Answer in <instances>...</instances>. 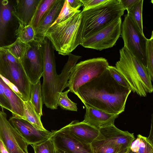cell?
<instances>
[{
  "mask_svg": "<svg viewBox=\"0 0 153 153\" xmlns=\"http://www.w3.org/2000/svg\"><path fill=\"white\" fill-rule=\"evenodd\" d=\"M40 81L35 84H32L30 101L33 105L36 113L40 118L42 112L43 99Z\"/></svg>",
  "mask_w": 153,
  "mask_h": 153,
  "instance_id": "obj_24",
  "label": "cell"
},
{
  "mask_svg": "<svg viewBox=\"0 0 153 153\" xmlns=\"http://www.w3.org/2000/svg\"><path fill=\"white\" fill-rule=\"evenodd\" d=\"M125 10L120 0H108L100 5L82 11L76 47L80 45L83 39L121 18Z\"/></svg>",
  "mask_w": 153,
  "mask_h": 153,
  "instance_id": "obj_2",
  "label": "cell"
},
{
  "mask_svg": "<svg viewBox=\"0 0 153 153\" xmlns=\"http://www.w3.org/2000/svg\"><path fill=\"white\" fill-rule=\"evenodd\" d=\"M108 69L112 77L118 84L131 90L130 85L126 79L116 67L109 65Z\"/></svg>",
  "mask_w": 153,
  "mask_h": 153,
  "instance_id": "obj_32",
  "label": "cell"
},
{
  "mask_svg": "<svg viewBox=\"0 0 153 153\" xmlns=\"http://www.w3.org/2000/svg\"><path fill=\"white\" fill-rule=\"evenodd\" d=\"M43 54L44 71L42 91L43 103L47 108L56 109L58 75L56 68L55 50L51 42L45 37L41 43Z\"/></svg>",
  "mask_w": 153,
  "mask_h": 153,
  "instance_id": "obj_5",
  "label": "cell"
},
{
  "mask_svg": "<svg viewBox=\"0 0 153 153\" xmlns=\"http://www.w3.org/2000/svg\"><path fill=\"white\" fill-rule=\"evenodd\" d=\"M109 66L107 60L102 57L80 62L72 69L67 87L75 94L80 87L100 75Z\"/></svg>",
  "mask_w": 153,
  "mask_h": 153,
  "instance_id": "obj_8",
  "label": "cell"
},
{
  "mask_svg": "<svg viewBox=\"0 0 153 153\" xmlns=\"http://www.w3.org/2000/svg\"><path fill=\"white\" fill-rule=\"evenodd\" d=\"M0 105L2 108L11 111L9 101L5 93L3 86L1 83H0Z\"/></svg>",
  "mask_w": 153,
  "mask_h": 153,
  "instance_id": "obj_34",
  "label": "cell"
},
{
  "mask_svg": "<svg viewBox=\"0 0 153 153\" xmlns=\"http://www.w3.org/2000/svg\"><path fill=\"white\" fill-rule=\"evenodd\" d=\"M24 113L25 120L39 130H46L42 125L41 118L36 113L33 105L30 101L24 102Z\"/></svg>",
  "mask_w": 153,
  "mask_h": 153,
  "instance_id": "obj_22",
  "label": "cell"
},
{
  "mask_svg": "<svg viewBox=\"0 0 153 153\" xmlns=\"http://www.w3.org/2000/svg\"><path fill=\"white\" fill-rule=\"evenodd\" d=\"M34 153H55V147L50 138L40 143L32 145Z\"/></svg>",
  "mask_w": 153,
  "mask_h": 153,
  "instance_id": "obj_30",
  "label": "cell"
},
{
  "mask_svg": "<svg viewBox=\"0 0 153 153\" xmlns=\"http://www.w3.org/2000/svg\"><path fill=\"white\" fill-rule=\"evenodd\" d=\"M30 46L29 43H26L16 39L12 44L1 47L21 62Z\"/></svg>",
  "mask_w": 153,
  "mask_h": 153,
  "instance_id": "obj_23",
  "label": "cell"
},
{
  "mask_svg": "<svg viewBox=\"0 0 153 153\" xmlns=\"http://www.w3.org/2000/svg\"><path fill=\"white\" fill-rule=\"evenodd\" d=\"M56 0H40L32 19L29 24L32 26L35 33L43 17L51 7Z\"/></svg>",
  "mask_w": 153,
  "mask_h": 153,
  "instance_id": "obj_21",
  "label": "cell"
},
{
  "mask_svg": "<svg viewBox=\"0 0 153 153\" xmlns=\"http://www.w3.org/2000/svg\"><path fill=\"white\" fill-rule=\"evenodd\" d=\"M150 38H151L153 41V31H152V32L151 36Z\"/></svg>",
  "mask_w": 153,
  "mask_h": 153,
  "instance_id": "obj_42",
  "label": "cell"
},
{
  "mask_svg": "<svg viewBox=\"0 0 153 153\" xmlns=\"http://www.w3.org/2000/svg\"><path fill=\"white\" fill-rule=\"evenodd\" d=\"M40 0H17L12 10V15L19 24L27 25L30 23Z\"/></svg>",
  "mask_w": 153,
  "mask_h": 153,
  "instance_id": "obj_18",
  "label": "cell"
},
{
  "mask_svg": "<svg viewBox=\"0 0 153 153\" xmlns=\"http://www.w3.org/2000/svg\"><path fill=\"white\" fill-rule=\"evenodd\" d=\"M131 90L118 84L108 69L102 74L80 87L75 93L84 104L111 114L125 110Z\"/></svg>",
  "mask_w": 153,
  "mask_h": 153,
  "instance_id": "obj_1",
  "label": "cell"
},
{
  "mask_svg": "<svg viewBox=\"0 0 153 153\" xmlns=\"http://www.w3.org/2000/svg\"><path fill=\"white\" fill-rule=\"evenodd\" d=\"M70 6L73 8L79 10L82 5V3L80 0H67Z\"/></svg>",
  "mask_w": 153,
  "mask_h": 153,
  "instance_id": "obj_37",
  "label": "cell"
},
{
  "mask_svg": "<svg viewBox=\"0 0 153 153\" xmlns=\"http://www.w3.org/2000/svg\"><path fill=\"white\" fill-rule=\"evenodd\" d=\"M143 1V0H140L127 11V14L131 17L141 32L144 34L142 21Z\"/></svg>",
  "mask_w": 153,
  "mask_h": 153,
  "instance_id": "obj_27",
  "label": "cell"
},
{
  "mask_svg": "<svg viewBox=\"0 0 153 153\" xmlns=\"http://www.w3.org/2000/svg\"><path fill=\"white\" fill-rule=\"evenodd\" d=\"M69 92L68 89L60 93L57 100V105L63 109L77 111V104L71 101L68 97V94Z\"/></svg>",
  "mask_w": 153,
  "mask_h": 153,
  "instance_id": "obj_29",
  "label": "cell"
},
{
  "mask_svg": "<svg viewBox=\"0 0 153 153\" xmlns=\"http://www.w3.org/2000/svg\"><path fill=\"white\" fill-rule=\"evenodd\" d=\"M0 83L3 85L5 93L10 103L13 116L25 120L24 113L25 102L18 93H16L0 76Z\"/></svg>",
  "mask_w": 153,
  "mask_h": 153,
  "instance_id": "obj_19",
  "label": "cell"
},
{
  "mask_svg": "<svg viewBox=\"0 0 153 153\" xmlns=\"http://www.w3.org/2000/svg\"><path fill=\"white\" fill-rule=\"evenodd\" d=\"M151 2L153 4V0H152L151 1Z\"/></svg>",
  "mask_w": 153,
  "mask_h": 153,
  "instance_id": "obj_43",
  "label": "cell"
},
{
  "mask_svg": "<svg viewBox=\"0 0 153 153\" xmlns=\"http://www.w3.org/2000/svg\"><path fill=\"white\" fill-rule=\"evenodd\" d=\"M0 74L15 86L24 102L30 100L32 84L21 61L0 47Z\"/></svg>",
  "mask_w": 153,
  "mask_h": 153,
  "instance_id": "obj_6",
  "label": "cell"
},
{
  "mask_svg": "<svg viewBox=\"0 0 153 153\" xmlns=\"http://www.w3.org/2000/svg\"><path fill=\"white\" fill-rule=\"evenodd\" d=\"M29 43L30 46L21 62L31 84L34 85L43 76V54L41 42L35 40Z\"/></svg>",
  "mask_w": 153,
  "mask_h": 153,
  "instance_id": "obj_11",
  "label": "cell"
},
{
  "mask_svg": "<svg viewBox=\"0 0 153 153\" xmlns=\"http://www.w3.org/2000/svg\"><path fill=\"white\" fill-rule=\"evenodd\" d=\"M140 0H120V1L125 10L127 11L131 9Z\"/></svg>",
  "mask_w": 153,
  "mask_h": 153,
  "instance_id": "obj_35",
  "label": "cell"
},
{
  "mask_svg": "<svg viewBox=\"0 0 153 153\" xmlns=\"http://www.w3.org/2000/svg\"><path fill=\"white\" fill-rule=\"evenodd\" d=\"M128 149L123 150L118 153H127V150Z\"/></svg>",
  "mask_w": 153,
  "mask_h": 153,
  "instance_id": "obj_41",
  "label": "cell"
},
{
  "mask_svg": "<svg viewBox=\"0 0 153 153\" xmlns=\"http://www.w3.org/2000/svg\"><path fill=\"white\" fill-rule=\"evenodd\" d=\"M151 153H153V150H152V152H151Z\"/></svg>",
  "mask_w": 153,
  "mask_h": 153,
  "instance_id": "obj_44",
  "label": "cell"
},
{
  "mask_svg": "<svg viewBox=\"0 0 153 153\" xmlns=\"http://www.w3.org/2000/svg\"><path fill=\"white\" fill-rule=\"evenodd\" d=\"M108 0H80L82 3L83 9L82 12L94 8L102 4Z\"/></svg>",
  "mask_w": 153,
  "mask_h": 153,
  "instance_id": "obj_33",
  "label": "cell"
},
{
  "mask_svg": "<svg viewBox=\"0 0 153 153\" xmlns=\"http://www.w3.org/2000/svg\"><path fill=\"white\" fill-rule=\"evenodd\" d=\"M147 137L139 134L132 143L130 148L136 153H151L153 147L148 142Z\"/></svg>",
  "mask_w": 153,
  "mask_h": 153,
  "instance_id": "obj_26",
  "label": "cell"
},
{
  "mask_svg": "<svg viewBox=\"0 0 153 153\" xmlns=\"http://www.w3.org/2000/svg\"><path fill=\"white\" fill-rule=\"evenodd\" d=\"M121 35L124 46L146 67V48L148 40L127 14L122 25Z\"/></svg>",
  "mask_w": 153,
  "mask_h": 153,
  "instance_id": "obj_9",
  "label": "cell"
},
{
  "mask_svg": "<svg viewBox=\"0 0 153 153\" xmlns=\"http://www.w3.org/2000/svg\"><path fill=\"white\" fill-rule=\"evenodd\" d=\"M121 17L83 39L80 45L83 47L101 51L114 46L121 35Z\"/></svg>",
  "mask_w": 153,
  "mask_h": 153,
  "instance_id": "obj_10",
  "label": "cell"
},
{
  "mask_svg": "<svg viewBox=\"0 0 153 153\" xmlns=\"http://www.w3.org/2000/svg\"><path fill=\"white\" fill-rule=\"evenodd\" d=\"M146 68L149 74L152 81H153V41L148 39L146 48Z\"/></svg>",
  "mask_w": 153,
  "mask_h": 153,
  "instance_id": "obj_31",
  "label": "cell"
},
{
  "mask_svg": "<svg viewBox=\"0 0 153 153\" xmlns=\"http://www.w3.org/2000/svg\"><path fill=\"white\" fill-rule=\"evenodd\" d=\"M81 141L91 144L97 137L99 129L83 121H72L61 128Z\"/></svg>",
  "mask_w": 153,
  "mask_h": 153,
  "instance_id": "obj_15",
  "label": "cell"
},
{
  "mask_svg": "<svg viewBox=\"0 0 153 153\" xmlns=\"http://www.w3.org/2000/svg\"><path fill=\"white\" fill-rule=\"evenodd\" d=\"M12 10L9 1H0V41L3 40L9 23L11 19Z\"/></svg>",
  "mask_w": 153,
  "mask_h": 153,
  "instance_id": "obj_20",
  "label": "cell"
},
{
  "mask_svg": "<svg viewBox=\"0 0 153 153\" xmlns=\"http://www.w3.org/2000/svg\"><path fill=\"white\" fill-rule=\"evenodd\" d=\"M86 112L83 122L97 128L114 125L119 114H109L84 104Z\"/></svg>",
  "mask_w": 153,
  "mask_h": 153,
  "instance_id": "obj_16",
  "label": "cell"
},
{
  "mask_svg": "<svg viewBox=\"0 0 153 153\" xmlns=\"http://www.w3.org/2000/svg\"><path fill=\"white\" fill-rule=\"evenodd\" d=\"M0 111V140L9 153H29V144L11 124L3 108Z\"/></svg>",
  "mask_w": 153,
  "mask_h": 153,
  "instance_id": "obj_12",
  "label": "cell"
},
{
  "mask_svg": "<svg viewBox=\"0 0 153 153\" xmlns=\"http://www.w3.org/2000/svg\"><path fill=\"white\" fill-rule=\"evenodd\" d=\"M91 144L94 153H118L128 149L135 139L133 133L123 131L114 125L101 128Z\"/></svg>",
  "mask_w": 153,
  "mask_h": 153,
  "instance_id": "obj_7",
  "label": "cell"
},
{
  "mask_svg": "<svg viewBox=\"0 0 153 153\" xmlns=\"http://www.w3.org/2000/svg\"><path fill=\"white\" fill-rule=\"evenodd\" d=\"M0 153H9L2 141L0 140Z\"/></svg>",
  "mask_w": 153,
  "mask_h": 153,
  "instance_id": "obj_38",
  "label": "cell"
},
{
  "mask_svg": "<svg viewBox=\"0 0 153 153\" xmlns=\"http://www.w3.org/2000/svg\"><path fill=\"white\" fill-rule=\"evenodd\" d=\"M65 0H56L48 9L38 26L35 33V40L41 42L45 37L47 30L59 16Z\"/></svg>",
  "mask_w": 153,
  "mask_h": 153,
  "instance_id": "obj_17",
  "label": "cell"
},
{
  "mask_svg": "<svg viewBox=\"0 0 153 153\" xmlns=\"http://www.w3.org/2000/svg\"><path fill=\"white\" fill-rule=\"evenodd\" d=\"M52 131L51 138L56 149L67 153H94L91 144L81 141L62 128Z\"/></svg>",
  "mask_w": 153,
  "mask_h": 153,
  "instance_id": "obj_13",
  "label": "cell"
},
{
  "mask_svg": "<svg viewBox=\"0 0 153 153\" xmlns=\"http://www.w3.org/2000/svg\"><path fill=\"white\" fill-rule=\"evenodd\" d=\"M151 129L149 135L146 139L153 147V113L151 115Z\"/></svg>",
  "mask_w": 153,
  "mask_h": 153,
  "instance_id": "obj_36",
  "label": "cell"
},
{
  "mask_svg": "<svg viewBox=\"0 0 153 153\" xmlns=\"http://www.w3.org/2000/svg\"><path fill=\"white\" fill-rule=\"evenodd\" d=\"M120 54L115 67L126 79L131 91L142 97L152 93V80L146 66L124 47L120 50Z\"/></svg>",
  "mask_w": 153,
  "mask_h": 153,
  "instance_id": "obj_3",
  "label": "cell"
},
{
  "mask_svg": "<svg viewBox=\"0 0 153 153\" xmlns=\"http://www.w3.org/2000/svg\"><path fill=\"white\" fill-rule=\"evenodd\" d=\"M81 20V12L66 20L52 25L45 34L59 54L68 55L76 48Z\"/></svg>",
  "mask_w": 153,
  "mask_h": 153,
  "instance_id": "obj_4",
  "label": "cell"
},
{
  "mask_svg": "<svg viewBox=\"0 0 153 153\" xmlns=\"http://www.w3.org/2000/svg\"><path fill=\"white\" fill-rule=\"evenodd\" d=\"M152 82H153V81H152ZM152 86H153V85H152Z\"/></svg>",
  "mask_w": 153,
  "mask_h": 153,
  "instance_id": "obj_45",
  "label": "cell"
},
{
  "mask_svg": "<svg viewBox=\"0 0 153 153\" xmlns=\"http://www.w3.org/2000/svg\"><path fill=\"white\" fill-rule=\"evenodd\" d=\"M9 121L29 145L38 144L51 138L53 133L39 130L26 120L12 116Z\"/></svg>",
  "mask_w": 153,
  "mask_h": 153,
  "instance_id": "obj_14",
  "label": "cell"
},
{
  "mask_svg": "<svg viewBox=\"0 0 153 153\" xmlns=\"http://www.w3.org/2000/svg\"><path fill=\"white\" fill-rule=\"evenodd\" d=\"M127 153H136L130 147L127 150Z\"/></svg>",
  "mask_w": 153,
  "mask_h": 153,
  "instance_id": "obj_40",
  "label": "cell"
},
{
  "mask_svg": "<svg viewBox=\"0 0 153 153\" xmlns=\"http://www.w3.org/2000/svg\"><path fill=\"white\" fill-rule=\"evenodd\" d=\"M81 12L80 10L72 7L67 0H65L59 16L52 25L64 22Z\"/></svg>",
  "mask_w": 153,
  "mask_h": 153,
  "instance_id": "obj_28",
  "label": "cell"
},
{
  "mask_svg": "<svg viewBox=\"0 0 153 153\" xmlns=\"http://www.w3.org/2000/svg\"><path fill=\"white\" fill-rule=\"evenodd\" d=\"M15 34L16 39L26 43H28L35 40V31L32 26L29 24L27 25L19 24Z\"/></svg>",
  "mask_w": 153,
  "mask_h": 153,
  "instance_id": "obj_25",
  "label": "cell"
},
{
  "mask_svg": "<svg viewBox=\"0 0 153 153\" xmlns=\"http://www.w3.org/2000/svg\"><path fill=\"white\" fill-rule=\"evenodd\" d=\"M55 153H67L65 152H64L61 150L55 148Z\"/></svg>",
  "mask_w": 153,
  "mask_h": 153,
  "instance_id": "obj_39",
  "label": "cell"
}]
</instances>
